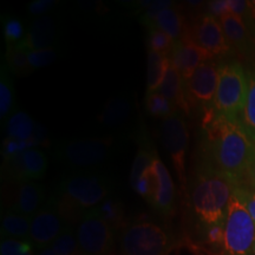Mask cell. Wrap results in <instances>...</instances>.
I'll use <instances>...</instances> for the list:
<instances>
[{"mask_svg": "<svg viewBox=\"0 0 255 255\" xmlns=\"http://www.w3.org/2000/svg\"><path fill=\"white\" fill-rule=\"evenodd\" d=\"M241 184L229 175L202 162L191 183V207L194 215L207 229L225 226L228 203L234 188Z\"/></svg>", "mask_w": 255, "mask_h": 255, "instance_id": "cell-2", "label": "cell"}, {"mask_svg": "<svg viewBox=\"0 0 255 255\" xmlns=\"http://www.w3.org/2000/svg\"><path fill=\"white\" fill-rule=\"evenodd\" d=\"M114 149L113 137L68 139L56 148L57 161L72 169H90L104 163Z\"/></svg>", "mask_w": 255, "mask_h": 255, "instance_id": "cell-8", "label": "cell"}, {"mask_svg": "<svg viewBox=\"0 0 255 255\" xmlns=\"http://www.w3.org/2000/svg\"><path fill=\"white\" fill-rule=\"evenodd\" d=\"M142 23L145 26H151L152 25V26L161 28L174 40L180 39L187 27L182 9L180 6L175 4L162 9L151 17L142 15Z\"/></svg>", "mask_w": 255, "mask_h": 255, "instance_id": "cell-19", "label": "cell"}, {"mask_svg": "<svg viewBox=\"0 0 255 255\" xmlns=\"http://www.w3.org/2000/svg\"><path fill=\"white\" fill-rule=\"evenodd\" d=\"M121 255H167L175 247V240L163 226L139 220L128 223L119 233Z\"/></svg>", "mask_w": 255, "mask_h": 255, "instance_id": "cell-4", "label": "cell"}, {"mask_svg": "<svg viewBox=\"0 0 255 255\" xmlns=\"http://www.w3.org/2000/svg\"><path fill=\"white\" fill-rule=\"evenodd\" d=\"M248 92L247 71L235 60H229L219 66L218 88L213 103L216 114L229 120L239 121L244 110Z\"/></svg>", "mask_w": 255, "mask_h": 255, "instance_id": "cell-6", "label": "cell"}, {"mask_svg": "<svg viewBox=\"0 0 255 255\" xmlns=\"http://www.w3.org/2000/svg\"><path fill=\"white\" fill-rule=\"evenodd\" d=\"M5 64L12 75L18 76V77H24L34 71L31 68L30 60H28V50L23 44L6 45Z\"/></svg>", "mask_w": 255, "mask_h": 255, "instance_id": "cell-27", "label": "cell"}, {"mask_svg": "<svg viewBox=\"0 0 255 255\" xmlns=\"http://www.w3.org/2000/svg\"><path fill=\"white\" fill-rule=\"evenodd\" d=\"M244 184H247V186L255 188V162L252 165L250 171H248L246 178H245Z\"/></svg>", "mask_w": 255, "mask_h": 255, "instance_id": "cell-37", "label": "cell"}, {"mask_svg": "<svg viewBox=\"0 0 255 255\" xmlns=\"http://www.w3.org/2000/svg\"><path fill=\"white\" fill-rule=\"evenodd\" d=\"M110 186V181L100 174H72L60 182L53 197L68 225H77L88 212L108 199Z\"/></svg>", "mask_w": 255, "mask_h": 255, "instance_id": "cell-3", "label": "cell"}, {"mask_svg": "<svg viewBox=\"0 0 255 255\" xmlns=\"http://www.w3.org/2000/svg\"><path fill=\"white\" fill-rule=\"evenodd\" d=\"M59 37V24L56 17L44 15L31 21L24 40L20 44L27 50H43L57 46Z\"/></svg>", "mask_w": 255, "mask_h": 255, "instance_id": "cell-17", "label": "cell"}, {"mask_svg": "<svg viewBox=\"0 0 255 255\" xmlns=\"http://www.w3.org/2000/svg\"><path fill=\"white\" fill-rule=\"evenodd\" d=\"M219 66L212 60L202 63L186 81V94L189 104L208 110L213 108L218 88Z\"/></svg>", "mask_w": 255, "mask_h": 255, "instance_id": "cell-13", "label": "cell"}, {"mask_svg": "<svg viewBox=\"0 0 255 255\" xmlns=\"http://www.w3.org/2000/svg\"><path fill=\"white\" fill-rule=\"evenodd\" d=\"M248 92L244 110L238 122L241 124L245 131L255 144V68L247 71Z\"/></svg>", "mask_w": 255, "mask_h": 255, "instance_id": "cell-25", "label": "cell"}, {"mask_svg": "<svg viewBox=\"0 0 255 255\" xmlns=\"http://www.w3.org/2000/svg\"><path fill=\"white\" fill-rule=\"evenodd\" d=\"M15 94L14 85L12 82L11 71L5 63L1 64L0 70V119L6 122L8 117L14 113Z\"/></svg>", "mask_w": 255, "mask_h": 255, "instance_id": "cell-24", "label": "cell"}, {"mask_svg": "<svg viewBox=\"0 0 255 255\" xmlns=\"http://www.w3.org/2000/svg\"><path fill=\"white\" fill-rule=\"evenodd\" d=\"M189 32L197 45L213 57L226 56L231 52L232 46L225 36L220 19L214 15L209 13L201 15L193 26H189Z\"/></svg>", "mask_w": 255, "mask_h": 255, "instance_id": "cell-14", "label": "cell"}, {"mask_svg": "<svg viewBox=\"0 0 255 255\" xmlns=\"http://www.w3.org/2000/svg\"><path fill=\"white\" fill-rule=\"evenodd\" d=\"M75 233L83 255H113L116 233L95 209L79 220Z\"/></svg>", "mask_w": 255, "mask_h": 255, "instance_id": "cell-9", "label": "cell"}, {"mask_svg": "<svg viewBox=\"0 0 255 255\" xmlns=\"http://www.w3.org/2000/svg\"><path fill=\"white\" fill-rule=\"evenodd\" d=\"M145 109L151 116L162 119L163 121L174 116L175 114L180 111L176 108V105H174L168 98H165L163 95L159 94L158 91L146 94Z\"/></svg>", "mask_w": 255, "mask_h": 255, "instance_id": "cell-29", "label": "cell"}, {"mask_svg": "<svg viewBox=\"0 0 255 255\" xmlns=\"http://www.w3.org/2000/svg\"><path fill=\"white\" fill-rule=\"evenodd\" d=\"M219 19L229 45L241 53H251L255 47V26L252 20L231 12Z\"/></svg>", "mask_w": 255, "mask_h": 255, "instance_id": "cell-16", "label": "cell"}, {"mask_svg": "<svg viewBox=\"0 0 255 255\" xmlns=\"http://www.w3.org/2000/svg\"><path fill=\"white\" fill-rule=\"evenodd\" d=\"M2 31H4L6 45H18L24 40L26 34L23 23L14 17H6L2 21Z\"/></svg>", "mask_w": 255, "mask_h": 255, "instance_id": "cell-34", "label": "cell"}, {"mask_svg": "<svg viewBox=\"0 0 255 255\" xmlns=\"http://www.w3.org/2000/svg\"><path fill=\"white\" fill-rule=\"evenodd\" d=\"M0 255H37L36 247L30 240L1 239Z\"/></svg>", "mask_w": 255, "mask_h": 255, "instance_id": "cell-32", "label": "cell"}, {"mask_svg": "<svg viewBox=\"0 0 255 255\" xmlns=\"http://www.w3.org/2000/svg\"><path fill=\"white\" fill-rule=\"evenodd\" d=\"M68 222L60 214L53 195L46 200L36 215L31 219L30 241L37 251L51 246L53 241L69 227Z\"/></svg>", "mask_w": 255, "mask_h": 255, "instance_id": "cell-11", "label": "cell"}, {"mask_svg": "<svg viewBox=\"0 0 255 255\" xmlns=\"http://www.w3.org/2000/svg\"><path fill=\"white\" fill-rule=\"evenodd\" d=\"M203 162L244 183L255 162V144L238 121L205 111L202 121Z\"/></svg>", "mask_w": 255, "mask_h": 255, "instance_id": "cell-1", "label": "cell"}, {"mask_svg": "<svg viewBox=\"0 0 255 255\" xmlns=\"http://www.w3.org/2000/svg\"><path fill=\"white\" fill-rule=\"evenodd\" d=\"M132 113L131 102L128 97L117 96L105 102L97 120L105 129H121L129 122Z\"/></svg>", "mask_w": 255, "mask_h": 255, "instance_id": "cell-20", "label": "cell"}, {"mask_svg": "<svg viewBox=\"0 0 255 255\" xmlns=\"http://www.w3.org/2000/svg\"><path fill=\"white\" fill-rule=\"evenodd\" d=\"M59 52L60 49L58 46L43 50H28V60H30L31 68L36 71L38 69L51 65L58 58Z\"/></svg>", "mask_w": 255, "mask_h": 255, "instance_id": "cell-33", "label": "cell"}, {"mask_svg": "<svg viewBox=\"0 0 255 255\" xmlns=\"http://www.w3.org/2000/svg\"><path fill=\"white\" fill-rule=\"evenodd\" d=\"M214 57L202 49L200 45L194 41L190 36L189 26L187 25L182 37L175 40V44L171 50L169 59L181 73L184 82L191 77L195 70L199 68L202 63L212 60Z\"/></svg>", "mask_w": 255, "mask_h": 255, "instance_id": "cell-15", "label": "cell"}, {"mask_svg": "<svg viewBox=\"0 0 255 255\" xmlns=\"http://www.w3.org/2000/svg\"><path fill=\"white\" fill-rule=\"evenodd\" d=\"M37 255H56V253H55V252H53L52 247L49 246V247H46V248H43V250L38 251Z\"/></svg>", "mask_w": 255, "mask_h": 255, "instance_id": "cell-38", "label": "cell"}, {"mask_svg": "<svg viewBox=\"0 0 255 255\" xmlns=\"http://www.w3.org/2000/svg\"><path fill=\"white\" fill-rule=\"evenodd\" d=\"M148 28V37H146V45L148 51L162 53L169 56L175 44V40L169 34L156 26H146Z\"/></svg>", "mask_w": 255, "mask_h": 255, "instance_id": "cell-30", "label": "cell"}, {"mask_svg": "<svg viewBox=\"0 0 255 255\" xmlns=\"http://www.w3.org/2000/svg\"><path fill=\"white\" fill-rule=\"evenodd\" d=\"M159 138L176 171L181 189L184 190L187 186L186 156L189 146V130L181 111L162 122Z\"/></svg>", "mask_w": 255, "mask_h": 255, "instance_id": "cell-10", "label": "cell"}, {"mask_svg": "<svg viewBox=\"0 0 255 255\" xmlns=\"http://www.w3.org/2000/svg\"><path fill=\"white\" fill-rule=\"evenodd\" d=\"M255 223L246 208L240 184L234 188L228 203L225 239L220 255H253Z\"/></svg>", "mask_w": 255, "mask_h": 255, "instance_id": "cell-5", "label": "cell"}, {"mask_svg": "<svg viewBox=\"0 0 255 255\" xmlns=\"http://www.w3.org/2000/svg\"><path fill=\"white\" fill-rule=\"evenodd\" d=\"M159 94L168 98L182 114H189L190 104L188 102L186 94V82L178 72V70L170 63L168 73L165 76L161 88L158 89Z\"/></svg>", "mask_w": 255, "mask_h": 255, "instance_id": "cell-21", "label": "cell"}, {"mask_svg": "<svg viewBox=\"0 0 255 255\" xmlns=\"http://www.w3.org/2000/svg\"><path fill=\"white\" fill-rule=\"evenodd\" d=\"M240 187L245 199V203H246V208L255 223V188L244 183H241Z\"/></svg>", "mask_w": 255, "mask_h": 255, "instance_id": "cell-36", "label": "cell"}, {"mask_svg": "<svg viewBox=\"0 0 255 255\" xmlns=\"http://www.w3.org/2000/svg\"><path fill=\"white\" fill-rule=\"evenodd\" d=\"M56 255H83L75 229L71 226L64 231L51 245Z\"/></svg>", "mask_w": 255, "mask_h": 255, "instance_id": "cell-31", "label": "cell"}, {"mask_svg": "<svg viewBox=\"0 0 255 255\" xmlns=\"http://www.w3.org/2000/svg\"><path fill=\"white\" fill-rule=\"evenodd\" d=\"M170 59L169 56L148 51V71H146V94L158 91L167 76Z\"/></svg>", "mask_w": 255, "mask_h": 255, "instance_id": "cell-23", "label": "cell"}, {"mask_svg": "<svg viewBox=\"0 0 255 255\" xmlns=\"http://www.w3.org/2000/svg\"><path fill=\"white\" fill-rule=\"evenodd\" d=\"M31 219L13 209L7 208L1 215V238L30 240Z\"/></svg>", "mask_w": 255, "mask_h": 255, "instance_id": "cell-22", "label": "cell"}, {"mask_svg": "<svg viewBox=\"0 0 255 255\" xmlns=\"http://www.w3.org/2000/svg\"><path fill=\"white\" fill-rule=\"evenodd\" d=\"M15 184L17 188L9 208L32 218L45 205L47 200L45 189L37 181H26Z\"/></svg>", "mask_w": 255, "mask_h": 255, "instance_id": "cell-18", "label": "cell"}, {"mask_svg": "<svg viewBox=\"0 0 255 255\" xmlns=\"http://www.w3.org/2000/svg\"><path fill=\"white\" fill-rule=\"evenodd\" d=\"M135 190L158 214L163 216L173 214L176 197L175 183L158 155L139 178Z\"/></svg>", "mask_w": 255, "mask_h": 255, "instance_id": "cell-7", "label": "cell"}, {"mask_svg": "<svg viewBox=\"0 0 255 255\" xmlns=\"http://www.w3.org/2000/svg\"><path fill=\"white\" fill-rule=\"evenodd\" d=\"M254 254H255V247H254Z\"/></svg>", "mask_w": 255, "mask_h": 255, "instance_id": "cell-39", "label": "cell"}, {"mask_svg": "<svg viewBox=\"0 0 255 255\" xmlns=\"http://www.w3.org/2000/svg\"><path fill=\"white\" fill-rule=\"evenodd\" d=\"M58 0H33L27 6L28 13L33 17H44L58 6Z\"/></svg>", "mask_w": 255, "mask_h": 255, "instance_id": "cell-35", "label": "cell"}, {"mask_svg": "<svg viewBox=\"0 0 255 255\" xmlns=\"http://www.w3.org/2000/svg\"><path fill=\"white\" fill-rule=\"evenodd\" d=\"M46 168L47 157L45 152L38 148H31L4 158L2 177L11 183L38 181L44 177Z\"/></svg>", "mask_w": 255, "mask_h": 255, "instance_id": "cell-12", "label": "cell"}, {"mask_svg": "<svg viewBox=\"0 0 255 255\" xmlns=\"http://www.w3.org/2000/svg\"><path fill=\"white\" fill-rule=\"evenodd\" d=\"M157 156V151L148 138H143L139 142V149L132 162L131 171H130V184L135 189L139 178L145 173L146 169L150 167L154 158Z\"/></svg>", "mask_w": 255, "mask_h": 255, "instance_id": "cell-26", "label": "cell"}, {"mask_svg": "<svg viewBox=\"0 0 255 255\" xmlns=\"http://www.w3.org/2000/svg\"><path fill=\"white\" fill-rule=\"evenodd\" d=\"M96 213L104 220L115 233H120L126 227V216L122 208V205L113 199H107L95 208Z\"/></svg>", "mask_w": 255, "mask_h": 255, "instance_id": "cell-28", "label": "cell"}]
</instances>
